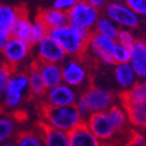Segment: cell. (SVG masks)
Here are the masks:
<instances>
[{
  "label": "cell",
  "mask_w": 146,
  "mask_h": 146,
  "mask_svg": "<svg viewBox=\"0 0 146 146\" xmlns=\"http://www.w3.org/2000/svg\"><path fill=\"white\" fill-rule=\"evenodd\" d=\"M92 32L68 25L60 29L50 30L49 36L60 45L66 56L83 60Z\"/></svg>",
  "instance_id": "1"
},
{
  "label": "cell",
  "mask_w": 146,
  "mask_h": 146,
  "mask_svg": "<svg viewBox=\"0 0 146 146\" xmlns=\"http://www.w3.org/2000/svg\"><path fill=\"white\" fill-rule=\"evenodd\" d=\"M41 117L42 124L68 134L85 123L75 105L53 107L42 103Z\"/></svg>",
  "instance_id": "2"
},
{
  "label": "cell",
  "mask_w": 146,
  "mask_h": 146,
  "mask_svg": "<svg viewBox=\"0 0 146 146\" xmlns=\"http://www.w3.org/2000/svg\"><path fill=\"white\" fill-rule=\"evenodd\" d=\"M85 124L101 143H115L126 145L131 134H125L119 129L117 123L108 111L93 113L86 119Z\"/></svg>",
  "instance_id": "3"
},
{
  "label": "cell",
  "mask_w": 146,
  "mask_h": 146,
  "mask_svg": "<svg viewBox=\"0 0 146 146\" xmlns=\"http://www.w3.org/2000/svg\"><path fill=\"white\" fill-rule=\"evenodd\" d=\"M29 95L27 71H13L3 96V103L8 110H17Z\"/></svg>",
  "instance_id": "4"
},
{
  "label": "cell",
  "mask_w": 146,
  "mask_h": 146,
  "mask_svg": "<svg viewBox=\"0 0 146 146\" xmlns=\"http://www.w3.org/2000/svg\"><path fill=\"white\" fill-rule=\"evenodd\" d=\"M70 25L93 31L98 19L101 17L100 10L90 5L85 0H78L68 12Z\"/></svg>",
  "instance_id": "5"
},
{
  "label": "cell",
  "mask_w": 146,
  "mask_h": 146,
  "mask_svg": "<svg viewBox=\"0 0 146 146\" xmlns=\"http://www.w3.org/2000/svg\"><path fill=\"white\" fill-rule=\"evenodd\" d=\"M32 47L33 46L28 42L11 37L0 52V61L10 66L13 71H17L19 66L28 59L31 54Z\"/></svg>",
  "instance_id": "6"
},
{
  "label": "cell",
  "mask_w": 146,
  "mask_h": 146,
  "mask_svg": "<svg viewBox=\"0 0 146 146\" xmlns=\"http://www.w3.org/2000/svg\"><path fill=\"white\" fill-rule=\"evenodd\" d=\"M104 15L115 23L119 29L134 30L140 26L141 17L137 15L130 7L123 3H107L103 8Z\"/></svg>",
  "instance_id": "7"
},
{
  "label": "cell",
  "mask_w": 146,
  "mask_h": 146,
  "mask_svg": "<svg viewBox=\"0 0 146 146\" xmlns=\"http://www.w3.org/2000/svg\"><path fill=\"white\" fill-rule=\"evenodd\" d=\"M82 94L86 98L91 115L107 111L110 107L115 104V94L106 88L91 85Z\"/></svg>",
  "instance_id": "8"
},
{
  "label": "cell",
  "mask_w": 146,
  "mask_h": 146,
  "mask_svg": "<svg viewBox=\"0 0 146 146\" xmlns=\"http://www.w3.org/2000/svg\"><path fill=\"white\" fill-rule=\"evenodd\" d=\"M115 45V41L92 32L88 42L87 52L90 51L95 58L104 66H115V60H113Z\"/></svg>",
  "instance_id": "9"
},
{
  "label": "cell",
  "mask_w": 146,
  "mask_h": 146,
  "mask_svg": "<svg viewBox=\"0 0 146 146\" xmlns=\"http://www.w3.org/2000/svg\"><path fill=\"white\" fill-rule=\"evenodd\" d=\"M62 83L72 88H80L88 80V71L83 60L71 58L61 66Z\"/></svg>",
  "instance_id": "10"
},
{
  "label": "cell",
  "mask_w": 146,
  "mask_h": 146,
  "mask_svg": "<svg viewBox=\"0 0 146 146\" xmlns=\"http://www.w3.org/2000/svg\"><path fill=\"white\" fill-rule=\"evenodd\" d=\"M37 61L60 64L66 60V54L55 40L50 36L46 37L41 42L35 45Z\"/></svg>",
  "instance_id": "11"
},
{
  "label": "cell",
  "mask_w": 146,
  "mask_h": 146,
  "mask_svg": "<svg viewBox=\"0 0 146 146\" xmlns=\"http://www.w3.org/2000/svg\"><path fill=\"white\" fill-rule=\"evenodd\" d=\"M78 96L79 94L74 88L61 83L47 90L42 100V103L53 107L71 106V105H75Z\"/></svg>",
  "instance_id": "12"
},
{
  "label": "cell",
  "mask_w": 146,
  "mask_h": 146,
  "mask_svg": "<svg viewBox=\"0 0 146 146\" xmlns=\"http://www.w3.org/2000/svg\"><path fill=\"white\" fill-rule=\"evenodd\" d=\"M20 7L0 3V52L11 38L12 29L19 15Z\"/></svg>",
  "instance_id": "13"
},
{
  "label": "cell",
  "mask_w": 146,
  "mask_h": 146,
  "mask_svg": "<svg viewBox=\"0 0 146 146\" xmlns=\"http://www.w3.org/2000/svg\"><path fill=\"white\" fill-rule=\"evenodd\" d=\"M122 106L133 130L146 131V101H130L121 99Z\"/></svg>",
  "instance_id": "14"
},
{
  "label": "cell",
  "mask_w": 146,
  "mask_h": 146,
  "mask_svg": "<svg viewBox=\"0 0 146 146\" xmlns=\"http://www.w3.org/2000/svg\"><path fill=\"white\" fill-rule=\"evenodd\" d=\"M129 63L137 78L146 81V41L144 39H137L132 46Z\"/></svg>",
  "instance_id": "15"
},
{
  "label": "cell",
  "mask_w": 146,
  "mask_h": 146,
  "mask_svg": "<svg viewBox=\"0 0 146 146\" xmlns=\"http://www.w3.org/2000/svg\"><path fill=\"white\" fill-rule=\"evenodd\" d=\"M34 61L38 68V71L41 75V78L47 90L62 83V73H61L60 64L40 62L37 60Z\"/></svg>",
  "instance_id": "16"
},
{
  "label": "cell",
  "mask_w": 146,
  "mask_h": 146,
  "mask_svg": "<svg viewBox=\"0 0 146 146\" xmlns=\"http://www.w3.org/2000/svg\"><path fill=\"white\" fill-rule=\"evenodd\" d=\"M68 142L70 146H101L102 144L85 123L68 133Z\"/></svg>",
  "instance_id": "17"
},
{
  "label": "cell",
  "mask_w": 146,
  "mask_h": 146,
  "mask_svg": "<svg viewBox=\"0 0 146 146\" xmlns=\"http://www.w3.org/2000/svg\"><path fill=\"white\" fill-rule=\"evenodd\" d=\"M36 17H39L40 20L46 25L49 31L50 30L60 29V28L66 27L70 25L68 13L64 11H61V10L55 9L53 7L40 9Z\"/></svg>",
  "instance_id": "18"
},
{
  "label": "cell",
  "mask_w": 146,
  "mask_h": 146,
  "mask_svg": "<svg viewBox=\"0 0 146 146\" xmlns=\"http://www.w3.org/2000/svg\"><path fill=\"white\" fill-rule=\"evenodd\" d=\"M113 76H115V83L122 89L123 92L130 90L137 83V80H138L130 63L115 64V70H113Z\"/></svg>",
  "instance_id": "19"
},
{
  "label": "cell",
  "mask_w": 146,
  "mask_h": 146,
  "mask_svg": "<svg viewBox=\"0 0 146 146\" xmlns=\"http://www.w3.org/2000/svg\"><path fill=\"white\" fill-rule=\"evenodd\" d=\"M38 129L41 133L43 146H70L68 133L52 129L41 122L38 124Z\"/></svg>",
  "instance_id": "20"
},
{
  "label": "cell",
  "mask_w": 146,
  "mask_h": 146,
  "mask_svg": "<svg viewBox=\"0 0 146 146\" xmlns=\"http://www.w3.org/2000/svg\"><path fill=\"white\" fill-rule=\"evenodd\" d=\"M28 81H29V95L34 99L43 100L46 94L47 89L44 85V82L41 78L38 68L35 61L32 63L30 68L27 70Z\"/></svg>",
  "instance_id": "21"
},
{
  "label": "cell",
  "mask_w": 146,
  "mask_h": 146,
  "mask_svg": "<svg viewBox=\"0 0 146 146\" xmlns=\"http://www.w3.org/2000/svg\"><path fill=\"white\" fill-rule=\"evenodd\" d=\"M32 30V21L29 19L28 12L25 7H20L19 15L15 21V24L12 29L11 37H15L17 39L22 40L24 42L30 43Z\"/></svg>",
  "instance_id": "22"
},
{
  "label": "cell",
  "mask_w": 146,
  "mask_h": 146,
  "mask_svg": "<svg viewBox=\"0 0 146 146\" xmlns=\"http://www.w3.org/2000/svg\"><path fill=\"white\" fill-rule=\"evenodd\" d=\"M17 135V119L7 112H0V144Z\"/></svg>",
  "instance_id": "23"
},
{
  "label": "cell",
  "mask_w": 146,
  "mask_h": 146,
  "mask_svg": "<svg viewBox=\"0 0 146 146\" xmlns=\"http://www.w3.org/2000/svg\"><path fill=\"white\" fill-rule=\"evenodd\" d=\"M119 31V28L105 15H101L98 19L97 23H96L94 29H93L94 33H97V34L101 35L105 38H108V39L115 42L117 41Z\"/></svg>",
  "instance_id": "24"
},
{
  "label": "cell",
  "mask_w": 146,
  "mask_h": 146,
  "mask_svg": "<svg viewBox=\"0 0 146 146\" xmlns=\"http://www.w3.org/2000/svg\"><path fill=\"white\" fill-rule=\"evenodd\" d=\"M15 146H43L39 129L26 130L17 133L15 139Z\"/></svg>",
  "instance_id": "25"
},
{
  "label": "cell",
  "mask_w": 146,
  "mask_h": 146,
  "mask_svg": "<svg viewBox=\"0 0 146 146\" xmlns=\"http://www.w3.org/2000/svg\"><path fill=\"white\" fill-rule=\"evenodd\" d=\"M49 36V29L47 26L40 20L39 17H35L34 21H32V30L30 44L32 46H35L36 44L41 42L43 39Z\"/></svg>",
  "instance_id": "26"
},
{
  "label": "cell",
  "mask_w": 146,
  "mask_h": 146,
  "mask_svg": "<svg viewBox=\"0 0 146 146\" xmlns=\"http://www.w3.org/2000/svg\"><path fill=\"white\" fill-rule=\"evenodd\" d=\"M119 98L130 101H146V81L137 82L130 90L121 93Z\"/></svg>",
  "instance_id": "27"
},
{
  "label": "cell",
  "mask_w": 146,
  "mask_h": 146,
  "mask_svg": "<svg viewBox=\"0 0 146 146\" xmlns=\"http://www.w3.org/2000/svg\"><path fill=\"white\" fill-rule=\"evenodd\" d=\"M130 57H131V48L125 47L115 42V50H113V60H115V64L129 63Z\"/></svg>",
  "instance_id": "28"
},
{
  "label": "cell",
  "mask_w": 146,
  "mask_h": 146,
  "mask_svg": "<svg viewBox=\"0 0 146 146\" xmlns=\"http://www.w3.org/2000/svg\"><path fill=\"white\" fill-rule=\"evenodd\" d=\"M12 73H13V70L1 61V64H0V99L4 96Z\"/></svg>",
  "instance_id": "29"
},
{
  "label": "cell",
  "mask_w": 146,
  "mask_h": 146,
  "mask_svg": "<svg viewBox=\"0 0 146 146\" xmlns=\"http://www.w3.org/2000/svg\"><path fill=\"white\" fill-rule=\"evenodd\" d=\"M136 37H135L134 33L132 32V30L128 29H119V34H117V43L121 44L123 46L128 47V48H132V46L134 45L136 42Z\"/></svg>",
  "instance_id": "30"
},
{
  "label": "cell",
  "mask_w": 146,
  "mask_h": 146,
  "mask_svg": "<svg viewBox=\"0 0 146 146\" xmlns=\"http://www.w3.org/2000/svg\"><path fill=\"white\" fill-rule=\"evenodd\" d=\"M124 3L140 17H146V0H124Z\"/></svg>",
  "instance_id": "31"
},
{
  "label": "cell",
  "mask_w": 146,
  "mask_h": 146,
  "mask_svg": "<svg viewBox=\"0 0 146 146\" xmlns=\"http://www.w3.org/2000/svg\"><path fill=\"white\" fill-rule=\"evenodd\" d=\"M75 106L79 111V113H80V115L83 117L84 122H86V119L91 115V111L90 108H89V105H88L87 101H86V98L84 97V95L82 93L79 94L78 98H77L75 102Z\"/></svg>",
  "instance_id": "32"
},
{
  "label": "cell",
  "mask_w": 146,
  "mask_h": 146,
  "mask_svg": "<svg viewBox=\"0 0 146 146\" xmlns=\"http://www.w3.org/2000/svg\"><path fill=\"white\" fill-rule=\"evenodd\" d=\"M127 144L133 146H146V134L143 131L133 130Z\"/></svg>",
  "instance_id": "33"
},
{
  "label": "cell",
  "mask_w": 146,
  "mask_h": 146,
  "mask_svg": "<svg viewBox=\"0 0 146 146\" xmlns=\"http://www.w3.org/2000/svg\"><path fill=\"white\" fill-rule=\"evenodd\" d=\"M78 0H54L52 3V7L61 11L68 12L73 7Z\"/></svg>",
  "instance_id": "34"
},
{
  "label": "cell",
  "mask_w": 146,
  "mask_h": 146,
  "mask_svg": "<svg viewBox=\"0 0 146 146\" xmlns=\"http://www.w3.org/2000/svg\"><path fill=\"white\" fill-rule=\"evenodd\" d=\"M86 2H88L90 5L94 6L95 8H97V9H102L104 8L105 6L107 5L108 1L107 0H85Z\"/></svg>",
  "instance_id": "35"
},
{
  "label": "cell",
  "mask_w": 146,
  "mask_h": 146,
  "mask_svg": "<svg viewBox=\"0 0 146 146\" xmlns=\"http://www.w3.org/2000/svg\"><path fill=\"white\" fill-rule=\"evenodd\" d=\"M0 146H15V139H11V140H7V141L3 142V143L0 144Z\"/></svg>",
  "instance_id": "36"
},
{
  "label": "cell",
  "mask_w": 146,
  "mask_h": 146,
  "mask_svg": "<svg viewBox=\"0 0 146 146\" xmlns=\"http://www.w3.org/2000/svg\"><path fill=\"white\" fill-rule=\"evenodd\" d=\"M108 3H123L124 0H107Z\"/></svg>",
  "instance_id": "37"
},
{
  "label": "cell",
  "mask_w": 146,
  "mask_h": 146,
  "mask_svg": "<svg viewBox=\"0 0 146 146\" xmlns=\"http://www.w3.org/2000/svg\"><path fill=\"white\" fill-rule=\"evenodd\" d=\"M101 146H119V145H117L115 143H102Z\"/></svg>",
  "instance_id": "38"
},
{
  "label": "cell",
  "mask_w": 146,
  "mask_h": 146,
  "mask_svg": "<svg viewBox=\"0 0 146 146\" xmlns=\"http://www.w3.org/2000/svg\"><path fill=\"white\" fill-rule=\"evenodd\" d=\"M144 28H145V30H146V17H145V21H144Z\"/></svg>",
  "instance_id": "39"
},
{
  "label": "cell",
  "mask_w": 146,
  "mask_h": 146,
  "mask_svg": "<svg viewBox=\"0 0 146 146\" xmlns=\"http://www.w3.org/2000/svg\"><path fill=\"white\" fill-rule=\"evenodd\" d=\"M125 146H133V145H129V144H126Z\"/></svg>",
  "instance_id": "40"
},
{
  "label": "cell",
  "mask_w": 146,
  "mask_h": 146,
  "mask_svg": "<svg viewBox=\"0 0 146 146\" xmlns=\"http://www.w3.org/2000/svg\"><path fill=\"white\" fill-rule=\"evenodd\" d=\"M0 64H1V61H0Z\"/></svg>",
  "instance_id": "41"
}]
</instances>
